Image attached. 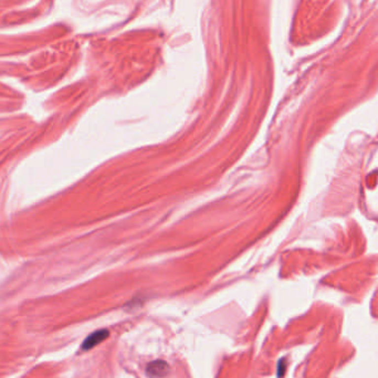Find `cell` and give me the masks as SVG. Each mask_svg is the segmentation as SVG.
Masks as SVG:
<instances>
[{"instance_id":"1","label":"cell","mask_w":378,"mask_h":378,"mask_svg":"<svg viewBox=\"0 0 378 378\" xmlns=\"http://www.w3.org/2000/svg\"><path fill=\"white\" fill-rule=\"evenodd\" d=\"M146 373L151 378H163L170 373V365L165 361H153L147 365Z\"/></svg>"},{"instance_id":"2","label":"cell","mask_w":378,"mask_h":378,"mask_svg":"<svg viewBox=\"0 0 378 378\" xmlns=\"http://www.w3.org/2000/svg\"><path fill=\"white\" fill-rule=\"evenodd\" d=\"M108 335H110V333H108L107 330H100L94 332V333L90 334L88 338L84 340L83 343H82V348L84 350L93 348L100 343H102L103 341H105L108 338Z\"/></svg>"},{"instance_id":"3","label":"cell","mask_w":378,"mask_h":378,"mask_svg":"<svg viewBox=\"0 0 378 378\" xmlns=\"http://www.w3.org/2000/svg\"><path fill=\"white\" fill-rule=\"evenodd\" d=\"M284 370H285L284 362L283 361H280L279 366H277V376L282 377V375H283V373H284Z\"/></svg>"}]
</instances>
